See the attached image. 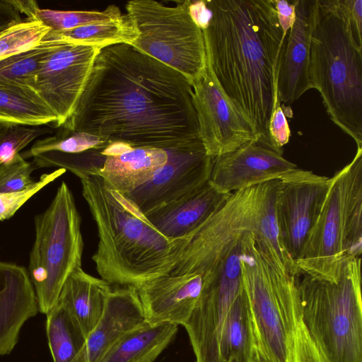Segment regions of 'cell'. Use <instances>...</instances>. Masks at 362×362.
I'll return each instance as SVG.
<instances>
[{
  "mask_svg": "<svg viewBox=\"0 0 362 362\" xmlns=\"http://www.w3.org/2000/svg\"><path fill=\"white\" fill-rule=\"evenodd\" d=\"M192 95L182 74L132 45L115 44L100 49L61 127L107 142L167 150L199 138Z\"/></svg>",
  "mask_w": 362,
  "mask_h": 362,
  "instance_id": "cell-1",
  "label": "cell"
},
{
  "mask_svg": "<svg viewBox=\"0 0 362 362\" xmlns=\"http://www.w3.org/2000/svg\"><path fill=\"white\" fill-rule=\"evenodd\" d=\"M205 2L210 18L202 31L214 75L258 140L272 147L269 127L280 103L276 69L283 41L273 1Z\"/></svg>",
  "mask_w": 362,
  "mask_h": 362,
  "instance_id": "cell-2",
  "label": "cell"
},
{
  "mask_svg": "<svg viewBox=\"0 0 362 362\" xmlns=\"http://www.w3.org/2000/svg\"><path fill=\"white\" fill-rule=\"evenodd\" d=\"M80 180L97 226L99 241L92 259L101 279L110 286L139 289L165 273L180 256L187 237L165 238L129 198L101 176Z\"/></svg>",
  "mask_w": 362,
  "mask_h": 362,
  "instance_id": "cell-3",
  "label": "cell"
},
{
  "mask_svg": "<svg viewBox=\"0 0 362 362\" xmlns=\"http://www.w3.org/2000/svg\"><path fill=\"white\" fill-rule=\"evenodd\" d=\"M309 74L332 122L362 148V38L343 0H317Z\"/></svg>",
  "mask_w": 362,
  "mask_h": 362,
  "instance_id": "cell-4",
  "label": "cell"
},
{
  "mask_svg": "<svg viewBox=\"0 0 362 362\" xmlns=\"http://www.w3.org/2000/svg\"><path fill=\"white\" fill-rule=\"evenodd\" d=\"M320 214L296 264L300 273L337 282L345 262L362 249V148L329 177Z\"/></svg>",
  "mask_w": 362,
  "mask_h": 362,
  "instance_id": "cell-5",
  "label": "cell"
},
{
  "mask_svg": "<svg viewBox=\"0 0 362 362\" xmlns=\"http://www.w3.org/2000/svg\"><path fill=\"white\" fill-rule=\"evenodd\" d=\"M361 259L342 267L337 282L298 280L301 318L325 362H362Z\"/></svg>",
  "mask_w": 362,
  "mask_h": 362,
  "instance_id": "cell-6",
  "label": "cell"
},
{
  "mask_svg": "<svg viewBox=\"0 0 362 362\" xmlns=\"http://www.w3.org/2000/svg\"><path fill=\"white\" fill-rule=\"evenodd\" d=\"M240 267L256 340L274 362H293L301 315L298 276L281 270L262 252L254 232L242 240Z\"/></svg>",
  "mask_w": 362,
  "mask_h": 362,
  "instance_id": "cell-7",
  "label": "cell"
},
{
  "mask_svg": "<svg viewBox=\"0 0 362 362\" xmlns=\"http://www.w3.org/2000/svg\"><path fill=\"white\" fill-rule=\"evenodd\" d=\"M35 231L28 274L38 310L47 315L57 303L68 277L82 264L81 217L65 182L47 209L35 216Z\"/></svg>",
  "mask_w": 362,
  "mask_h": 362,
  "instance_id": "cell-8",
  "label": "cell"
},
{
  "mask_svg": "<svg viewBox=\"0 0 362 362\" xmlns=\"http://www.w3.org/2000/svg\"><path fill=\"white\" fill-rule=\"evenodd\" d=\"M190 3L180 1L168 6L153 0H133L126 9L139 33L132 45L177 71L191 84L204 71L206 54L203 31L192 17Z\"/></svg>",
  "mask_w": 362,
  "mask_h": 362,
  "instance_id": "cell-9",
  "label": "cell"
},
{
  "mask_svg": "<svg viewBox=\"0 0 362 362\" xmlns=\"http://www.w3.org/2000/svg\"><path fill=\"white\" fill-rule=\"evenodd\" d=\"M241 245L242 241L227 258L221 270L204 285L184 325L195 362H220L221 337L233 304L243 289L240 267Z\"/></svg>",
  "mask_w": 362,
  "mask_h": 362,
  "instance_id": "cell-10",
  "label": "cell"
},
{
  "mask_svg": "<svg viewBox=\"0 0 362 362\" xmlns=\"http://www.w3.org/2000/svg\"><path fill=\"white\" fill-rule=\"evenodd\" d=\"M329 181L298 168L277 180L276 218L284 247L295 263L320 214Z\"/></svg>",
  "mask_w": 362,
  "mask_h": 362,
  "instance_id": "cell-11",
  "label": "cell"
},
{
  "mask_svg": "<svg viewBox=\"0 0 362 362\" xmlns=\"http://www.w3.org/2000/svg\"><path fill=\"white\" fill-rule=\"evenodd\" d=\"M191 86L199 136L209 156L214 158L258 140L223 93L207 59L204 71Z\"/></svg>",
  "mask_w": 362,
  "mask_h": 362,
  "instance_id": "cell-12",
  "label": "cell"
},
{
  "mask_svg": "<svg viewBox=\"0 0 362 362\" xmlns=\"http://www.w3.org/2000/svg\"><path fill=\"white\" fill-rule=\"evenodd\" d=\"M166 163L151 177L125 195L145 214L175 201L206 184L213 158L200 138L165 150Z\"/></svg>",
  "mask_w": 362,
  "mask_h": 362,
  "instance_id": "cell-13",
  "label": "cell"
},
{
  "mask_svg": "<svg viewBox=\"0 0 362 362\" xmlns=\"http://www.w3.org/2000/svg\"><path fill=\"white\" fill-rule=\"evenodd\" d=\"M100 49L64 40L43 64L35 90L57 116L56 127L74 112Z\"/></svg>",
  "mask_w": 362,
  "mask_h": 362,
  "instance_id": "cell-14",
  "label": "cell"
},
{
  "mask_svg": "<svg viewBox=\"0 0 362 362\" xmlns=\"http://www.w3.org/2000/svg\"><path fill=\"white\" fill-rule=\"evenodd\" d=\"M204 283L202 272L180 255L165 273L137 289L146 322L184 326L201 296Z\"/></svg>",
  "mask_w": 362,
  "mask_h": 362,
  "instance_id": "cell-15",
  "label": "cell"
},
{
  "mask_svg": "<svg viewBox=\"0 0 362 362\" xmlns=\"http://www.w3.org/2000/svg\"><path fill=\"white\" fill-rule=\"evenodd\" d=\"M296 168L281 153L257 140L213 158L209 182L219 192L230 194L278 180Z\"/></svg>",
  "mask_w": 362,
  "mask_h": 362,
  "instance_id": "cell-16",
  "label": "cell"
},
{
  "mask_svg": "<svg viewBox=\"0 0 362 362\" xmlns=\"http://www.w3.org/2000/svg\"><path fill=\"white\" fill-rule=\"evenodd\" d=\"M317 0H296V18L280 48L276 89L279 100L291 105L311 89L310 53Z\"/></svg>",
  "mask_w": 362,
  "mask_h": 362,
  "instance_id": "cell-17",
  "label": "cell"
},
{
  "mask_svg": "<svg viewBox=\"0 0 362 362\" xmlns=\"http://www.w3.org/2000/svg\"><path fill=\"white\" fill-rule=\"evenodd\" d=\"M230 194L219 192L208 181L199 188L150 211L145 216L165 238H184L214 215Z\"/></svg>",
  "mask_w": 362,
  "mask_h": 362,
  "instance_id": "cell-18",
  "label": "cell"
},
{
  "mask_svg": "<svg viewBox=\"0 0 362 362\" xmlns=\"http://www.w3.org/2000/svg\"><path fill=\"white\" fill-rule=\"evenodd\" d=\"M37 310L28 271L16 264L0 261V356L11 352L23 325Z\"/></svg>",
  "mask_w": 362,
  "mask_h": 362,
  "instance_id": "cell-19",
  "label": "cell"
},
{
  "mask_svg": "<svg viewBox=\"0 0 362 362\" xmlns=\"http://www.w3.org/2000/svg\"><path fill=\"white\" fill-rule=\"evenodd\" d=\"M146 323L137 288H112L103 314L87 338L88 362H98L115 342Z\"/></svg>",
  "mask_w": 362,
  "mask_h": 362,
  "instance_id": "cell-20",
  "label": "cell"
},
{
  "mask_svg": "<svg viewBox=\"0 0 362 362\" xmlns=\"http://www.w3.org/2000/svg\"><path fill=\"white\" fill-rule=\"evenodd\" d=\"M103 151L105 160L99 175L124 194L148 181L168 160L165 150L118 141L110 142Z\"/></svg>",
  "mask_w": 362,
  "mask_h": 362,
  "instance_id": "cell-21",
  "label": "cell"
},
{
  "mask_svg": "<svg viewBox=\"0 0 362 362\" xmlns=\"http://www.w3.org/2000/svg\"><path fill=\"white\" fill-rule=\"evenodd\" d=\"M111 290L107 282L79 268L65 281L57 303L67 311L87 339L103 314Z\"/></svg>",
  "mask_w": 362,
  "mask_h": 362,
  "instance_id": "cell-22",
  "label": "cell"
},
{
  "mask_svg": "<svg viewBox=\"0 0 362 362\" xmlns=\"http://www.w3.org/2000/svg\"><path fill=\"white\" fill-rule=\"evenodd\" d=\"M177 325L148 323L115 342L98 362H153L168 346Z\"/></svg>",
  "mask_w": 362,
  "mask_h": 362,
  "instance_id": "cell-23",
  "label": "cell"
},
{
  "mask_svg": "<svg viewBox=\"0 0 362 362\" xmlns=\"http://www.w3.org/2000/svg\"><path fill=\"white\" fill-rule=\"evenodd\" d=\"M255 333L244 286L235 298L219 344L220 362H253Z\"/></svg>",
  "mask_w": 362,
  "mask_h": 362,
  "instance_id": "cell-24",
  "label": "cell"
},
{
  "mask_svg": "<svg viewBox=\"0 0 362 362\" xmlns=\"http://www.w3.org/2000/svg\"><path fill=\"white\" fill-rule=\"evenodd\" d=\"M64 41L56 33L49 31L39 45L0 61V85L36 91L43 64Z\"/></svg>",
  "mask_w": 362,
  "mask_h": 362,
  "instance_id": "cell-25",
  "label": "cell"
},
{
  "mask_svg": "<svg viewBox=\"0 0 362 362\" xmlns=\"http://www.w3.org/2000/svg\"><path fill=\"white\" fill-rule=\"evenodd\" d=\"M57 117L35 90L0 85V124L40 126Z\"/></svg>",
  "mask_w": 362,
  "mask_h": 362,
  "instance_id": "cell-26",
  "label": "cell"
},
{
  "mask_svg": "<svg viewBox=\"0 0 362 362\" xmlns=\"http://www.w3.org/2000/svg\"><path fill=\"white\" fill-rule=\"evenodd\" d=\"M46 330L54 362H88L86 337L57 303L47 314Z\"/></svg>",
  "mask_w": 362,
  "mask_h": 362,
  "instance_id": "cell-27",
  "label": "cell"
},
{
  "mask_svg": "<svg viewBox=\"0 0 362 362\" xmlns=\"http://www.w3.org/2000/svg\"><path fill=\"white\" fill-rule=\"evenodd\" d=\"M277 180L269 181L255 234L257 246L279 268L298 276L300 272L284 247L276 218Z\"/></svg>",
  "mask_w": 362,
  "mask_h": 362,
  "instance_id": "cell-28",
  "label": "cell"
},
{
  "mask_svg": "<svg viewBox=\"0 0 362 362\" xmlns=\"http://www.w3.org/2000/svg\"><path fill=\"white\" fill-rule=\"evenodd\" d=\"M54 33L69 42L100 48L119 43L132 45L139 35L127 14H124L119 20L91 23Z\"/></svg>",
  "mask_w": 362,
  "mask_h": 362,
  "instance_id": "cell-29",
  "label": "cell"
},
{
  "mask_svg": "<svg viewBox=\"0 0 362 362\" xmlns=\"http://www.w3.org/2000/svg\"><path fill=\"white\" fill-rule=\"evenodd\" d=\"M123 16L115 5H110L102 11H57L38 7L31 19L39 21L52 32H61L88 24L119 20Z\"/></svg>",
  "mask_w": 362,
  "mask_h": 362,
  "instance_id": "cell-30",
  "label": "cell"
},
{
  "mask_svg": "<svg viewBox=\"0 0 362 362\" xmlns=\"http://www.w3.org/2000/svg\"><path fill=\"white\" fill-rule=\"evenodd\" d=\"M109 143L88 133L71 132L62 128L54 136L37 140L31 148L21 156L23 158H27L49 151L79 153L93 148H104Z\"/></svg>",
  "mask_w": 362,
  "mask_h": 362,
  "instance_id": "cell-31",
  "label": "cell"
},
{
  "mask_svg": "<svg viewBox=\"0 0 362 362\" xmlns=\"http://www.w3.org/2000/svg\"><path fill=\"white\" fill-rule=\"evenodd\" d=\"M50 29L26 18L0 31V61L39 45Z\"/></svg>",
  "mask_w": 362,
  "mask_h": 362,
  "instance_id": "cell-32",
  "label": "cell"
},
{
  "mask_svg": "<svg viewBox=\"0 0 362 362\" xmlns=\"http://www.w3.org/2000/svg\"><path fill=\"white\" fill-rule=\"evenodd\" d=\"M0 165L11 159L37 137L51 132L47 127L0 124Z\"/></svg>",
  "mask_w": 362,
  "mask_h": 362,
  "instance_id": "cell-33",
  "label": "cell"
},
{
  "mask_svg": "<svg viewBox=\"0 0 362 362\" xmlns=\"http://www.w3.org/2000/svg\"><path fill=\"white\" fill-rule=\"evenodd\" d=\"M33 163L25 160L21 153L0 165V193L23 190L35 181L31 177L35 169Z\"/></svg>",
  "mask_w": 362,
  "mask_h": 362,
  "instance_id": "cell-34",
  "label": "cell"
},
{
  "mask_svg": "<svg viewBox=\"0 0 362 362\" xmlns=\"http://www.w3.org/2000/svg\"><path fill=\"white\" fill-rule=\"evenodd\" d=\"M65 172V169L58 168L50 173L42 175L39 180L23 190L0 193V221L11 218L29 199Z\"/></svg>",
  "mask_w": 362,
  "mask_h": 362,
  "instance_id": "cell-35",
  "label": "cell"
},
{
  "mask_svg": "<svg viewBox=\"0 0 362 362\" xmlns=\"http://www.w3.org/2000/svg\"><path fill=\"white\" fill-rule=\"evenodd\" d=\"M293 362H325L308 333L301 315L296 331Z\"/></svg>",
  "mask_w": 362,
  "mask_h": 362,
  "instance_id": "cell-36",
  "label": "cell"
},
{
  "mask_svg": "<svg viewBox=\"0 0 362 362\" xmlns=\"http://www.w3.org/2000/svg\"><path fill=\"white\" fill-rule=\"evenodd\" d=\"M269 133L271 146L282 153V148L289 141L291 132L286 113L279 103L274 110L269 122Z\"/></svg>",
  "mask_w": 362,
  "mask_h": 362,
  "instance_id": "cell-37",
  "label": "cell"
},
{
  "mask_svg": "<svg viewBox=\"0 0 362 362\" xmlns=\"http://www.w3.org/2000/svg\"><path fill=\"white\" fill-rule=\"evenodd\" d=\"M23 1L0 0V31L22 21Z\"/></svg>",
  "mask_w": 362,
  "mask_h": 362,
  "instance_id": "cell-38",
  "label": "cell"
},
{
  "mask_svg": "<svg viewBox=\"0 0 362 362\" xmlns=\"http://www.w3.org/2000/svg\"><path fill=\"white\" fill-rule=\"evenodd\" d=\"M279 23L283 33V40L291 28L296 18V0H272Z\"/></svg>",
  "mask_w": 362,
  "mask_h": 362,
  "instance_id": "cell-39",
  "label": "cell"
},
{
  "mask_svg": "<svg viewBox=\"0 0 362 362\" xmlns=\"http://www.w3.org/2000/svg\"><path fill=\"white\" fill-rule=\"evenodd\" d=\"M189 10L196 24L202 30L204 29L210 18V11L206 6L205 1H191Z\"/></svg>",
  "mask_w": 362,
  "mask_h": 362,
  "instance_id": "cell-40",
  "label": "cell"
},
{
  "mask_svg": "<svg viewBox=\"0 0 362 362\" xmlns=\"http://www.w3.org/2000/svg\"><path fill=\"white\" fill-rule=\"evenodd\" d=\"M356 31L362 34V0H343Z\"/></svg>",
  "mask_w": 362,
  "mask_h": 362,
  "instance_id": "cell-41",
  "label": "cell"
},
{
  "mask_svg": "<svg viewBox=\"0 0 362 362\" xmlns=\"http://www.w3.org/2000/svg\"><path fill=\"white\" fill-rule=\"evenodd\" d=\"M256 339V338H255ZM253 362H274L267 354L264 351L259 344L256 340L255 350L254 354Z\"/></svg>",
  "mask_w": 362,
  "mask_h": 362,
  "instance_id": "cell-42",
  "label": "cell"
}]
</instances>
